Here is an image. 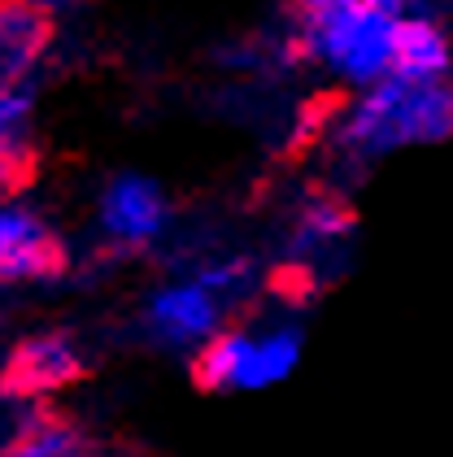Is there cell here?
Returning <instances> with one entry per match:
<instances>
[{"label": "cell", "instance_id": "obj_1", "mask_svg": "<svg viewBox=\"0 0 453 457\" xmlns=\"http://www.w3.org/2000/svg\"><path fill=\"white\" fill-rule=\"evenodd\" d=\"M392 31L397 18L380 9H327L306 18L310 62L340 74L348 87H375L392 71Z\"/></svg>", "mask_w": 453, "mask_h": 457}, {"label": "cell", "instance_id": "obj_2", "mask_svg": "<svg viewBox=\"0 0 453 457\" xmlns=\"http://www.w3.org/2000/svg\"><path fill=\"white\" fill-rule=\"evenodd\" d=\"M88 357L70 340V331H44L27 336L0 357V396L4 401H48L53 392H66L88 375Z\"/></svg>", "mask_w": 453, "mask_h": 457}, {"label": "cell", "instance_id": "obj_3", "mask_svg": "<svg viewBox=\"0 0 453 457\" xmlns=\"http://www.w3.org/2000/svg\"><path fill=\"white\" fill-rule=\"evenodd\" d=\"M70 275L66 240L35 210H0V287Z\"/></svg>", "mask_w": 453, "mask_h": 457}, {"label": "cell", "instance_id": "obj_4", "mask_svg": "<svg viewBox=\"0 0 453 457\" xmlns=\"http://www.w3.org/2000/svg\"><path fill=\"white\" fill-rule=\"evenodd\" d=\"M96 205H101V231L113 245L131 248V253H144L153 245L166 213H171L162 187L139 175H113L105 183Z\"/></svg>", "mask_w": 453, "mask_h": 457}, {"label": "cell", "instance_id": "obj_5", "mask_svg": "<svg viewBox=\"0 0 453 457\" xmlns=\"http://www.w3.org/2000/svg\"><path fill=\"white\" fill-rule=\"evenodd\" d=\"M53 36V9L39 0H0V96H9V87H18L48 57Z\"/></svg>", "mask_w": 453, "mask_h": 457}, {"label": "cell", "instance_id": "obj_6", "mask_svg": "<svg viewBox=\"0 0 453 457\" xmlns=\"http://www.w3.org/2000/svg\"><path fill=\"white\" fill-rule=\"evenodd\" d=\"M453 31L436 13H401L392 31V71L388 79H449Z\"/></svg>", "mask_w": 453, "mask_h": 457}, {"label": "cell", "instance_id": "obj_7", "mask_svg": "<svg viewBox=\"0 0 453 457\" xmlns=\"http://www.w3.org/2000/svg\"><path fill=\"white\" fill-rule=\"evenodd\" d=\"M218 327V310L197 283H183V287H166L153 296L148 314L139 318V331H144V349H179L197 336H206Z\"/></svg>", "mask_w": 453, "mask_h": 457}, {"label": "cell", "instance_id": "obj_8", "mask_svg": "<svg viewBox=\"0 0 453 457\" xmlns=\"http://www.w3.org/2000/svg\"><path fill=\"white\" fill-rule=\"evenodd\" d=\"M0 457H105V449L70 419L62 405L44 401L35 422Z\"/></svg>", "mask_w": 453, "mask_h": 457}, {"label": "cell", "instance_id": "obj_9", "mask_svg": "<svg viewBox=\"0 0 453 457\" xmlns=\"http://www.w3.org/2000/svg\"><path fill=\"white\" fill-rule=\"evenodd\" d=\"M248 345H253V336H244V331H218L206 349L192 357V387L197 392H231V387H240Z\"/></svg>", "mask_w": 453, "mask_h": 457}, {"label": "cell", "instance_id": "obj_10", "mask_svg": "<svg viewBox=\"0 0 453 457\" xmlns=\"http://www.w3.org/2000/svg\"><path fill=\"white\" fill-rule=\"evenodd\" d=\"M44 9H53V4H79V0H39Z\"/></svg>", "mask_w": 453, "mask_h": 457}]
</instances>
